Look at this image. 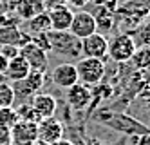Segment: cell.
<instances>
[{
	"instance_id": "obj_1",
	"label": "cell",
	"mask_w": 150,
	"mask_h": 145,
	"mask_svg": "<svg viewBox=\"0 0 150 145\" xmlns=\"http://www.w3.org/2000/svg\"><path fill=\"white\" fill-rule=\"evenodd\" d=\"M94 120L112 131L123 132V134H128V136H139V134H145V132L150 131V127L145 125L143 121H139L137 118L121 114V113H105V111H100L94 116Z\"/></svg>"
},
{
	"instance_id": "obj_2",
	"label": "cell",
	"mask_w": 150,
	"mask_h": 145,
	"mask_svg": "<svg viewBox=\"0 0 150 145\" xmlns=\"http://www.w3.org/2000/svg\"><path fill=\"white\" fill-rule=\"evenodd\" d=\"M47 40L51 53L63 58H81V40L76 38L69 31H49Z\"/></svg>"
},
{
	"instance_id": "obj_3",
	"label": "cell",
	"mask_w": 150,
	"mask_h": 145,
	"mask_svg": "<svg viewBox=\"0 0 150 145\" xmlns=\"http://www.w3.org/2000/svg\"><path fill=\"white\" fill-rule=\"evenodd\" d=\"M76 71H78L80 84L92 87V85L101 84V80L105 78V73H107V67H105L103 60L81 56L80 62L76 64Z\"/></svg>"
},
{
	"instance_id": "obj_4",
	"label": "cell",
	"mask_w": 150,
	"mask_h": 145,
	"mask_svg": "<svg viewBox=\"0 0 150 145\" xmlns=\"http://www.w3.org/2000/svg\"><path fill=\"white\" fill-rule=\"evenodd\" d=\"M134 51H136V40L127 33H120V35L112 36V40H109L107 58H110L112 62H117V64L130 62Z\"/></svg>"
},
{
	"instance_id": "obj_5",
	"label": "cell",
	"mask_w": 150,
	"mask_h": 145,
	"mask_svg": "<svg viewBox=\"0 0 150 145\" xmlns=\"http://www.w3.org/2000/svg\"><path fill=\"white\" fill-rule=\"evenodd\" d=\"M42 87H44V73L33 71V69H31L29 74L24 78V80L15 82V85H13V91H15V102L24 104L29 96L33 98L35 94H38Z\"/></svg>"
},
{
	"instance_id": "obj_6",
	"label": "cell",
	"mask_w": 150,
	"mask_h": 145,
	"mask_svg": "<svg viewBox=\"0 0 150 145\" xmlns=\"http://www.w3.org/2000/svg\"><path fill=\"white\" fill-rule=\"evenodd\" d=\"M36 129H38V143L52 145V143L63 140V124L56 116L40 120L36 124Z\"/></svg>"
},
{
	"instance_id": "obj_7",
	"label": "cell",
	"mask_w": 150,
	"mask_h": 145,
	"mask_svg": "<svg viewBox=\"0 0 150 145\" xmlns=\"http://www.w3.org/2000/svg\"><path fill=\"white\" fill-rule=\"evenodd\" d=\"M51 80L58 89L67 91L69 87H72L74 84L80 82L78 78V71H76V64L72 62H62L58 65H54L51 71Z\"/></svg>"
},
{
	"instance_id": "obj_8",
	"label": "cell",
	"mask_w": 150,
	"mask_h": 145,
	"mask_svg": "<svg viewBox=\"0 0 150 145\" xmlns=\"http://www.w3.org/2000/svg\"><path fill=\"white\" fill-rule=\"evenodd\" d=\"M20 56L29 64V67L33 71H40V73L47 71V65H49L47 53L40 46H36L33 40H29L27 44H24V46L20 47Z\"/></svg>"
},
{
	"instance_id": "obj_9",
	"label": "cell",
	"mask_w": 150,
	"mask_h": 145,
	"mask_svg": "<svg viewBox=\"0 0 150 145\" xmlns=\"http://www.w3.org/2000/svg\"><path fill=\"white\" fill-rule=\"evenodd\" d=\"M96 31H98V24H96V16L92 13H89V11H76L74 13L69 33H72L76 38L83 40Z\"/></svg>"
},
{
	"instance_id": "obj_10",
	"label": "cell",
	"mask_w": 150,
	"mask_h": 145,
	"mask_svg": "<svg viewBox=\"0 0 150 145\" xmlns=\"http://www.w3.org/2000/svg\"><path fill=\"white\" fill-rule=\"evenodd\" d=\"M107 51H109V40L105 38V35H101L98 31L81 40V56H85V58L105 60Z\"/></svg>"
},
{
	"instance_id": "obj_11",
	"label": "cell",
	"mask_w": 150,
	"mask_h": 145,
	"mask_svg": "<svg viewBox=\"0 0 150 145\" xmlns=\"http://www.w3.org/2000/svg\"><path fill=\"white\" fill-rule=\"evenodd\" d=\"M36 143H38L36 124L18 120L11 127V145H36Z\"/></svg>"
},
{
	"instance_id": "obj_12",
	"label": "cell",
	"mask_w": 150,
	"mask_h": 145,
	"mask_svg": "<svg viewBox=\"0 0 150 145\" xmlns=\"http://www.w3.org/2000/svg\"><path fill=\"white\" fill-rule=\"evenodd\" d=\"M65 98H67V104L72 111H85L89 107L91 100H92V93H91V87L89 85H83V84H74L72 87H69L65 91Z\"/></svg>"
},
{
	"instance_id": "obj_13",
	"label": "cell",
	"mask_w": 150,
	"mask_h": 145,
	"mask_svg": "<svg viewBox=\"0 0 150 145\" xmlns=\"http://www.w3.org/2000/svg\"><path fill=\"white\" fill-rule=\"evenodd\" d=\"M47 13H49L51 29L52 31H69L72 16H74L72 7H69L67 4H62V6H56V7L49 9Z\"/></svg>"
},
{
	"instance_id": "obj_14",
	"label": "cell",
	"mask_w": 150,
	"mask_h": 145,
	"mask_svg": "<svg viewBox=\"0 0 150 145\" xmlns=\"http://www.w3.org/2000/svg\"><path fill=\"white\" fill-rule=\"evenodd\" d=\"M31 105L36 111V114L40 116V120L44 118H51L56 114V109H58V102L52 94H47V93H38L31 98Z\"/></svg>"
},
{
	"instance_id": "obj_15",
	"label": "cell",
	"mask_w": 150,
	"mask_h": 145,
	"mask_svg": "<svg viewBox=\"0 0 150 145\" xmlns=\"http://www.w3.org/2000/svg\"><path fill=\"white\" fill-rule=\"evenodd\" d=\"M13 9L20 20L27 22L29 18H33L40 13H44L45 7L42 0H15L13 2Z\"/></svg>"
},
{
	"instance_id": "obj_16",
	"label": "cell",
	"mask_w": 150,
	"mask_h": 145,
	"mask_svg": "<svg viewBox=\"0 0 150 145\" xmlns=\"http://www.w3.org/2000/svg\"><path fill=\"white\" fill-rule=\"evenodd\" d=\"M29 40H31V36L18 26H2L0 27V44H9V46L22 47Z\"/></svg>"
},
{
	"instance_id": "obj_17",
	"label": "cell",
	"mask_w": 150,
	"mask_h": 145,
	"mask_svg": "<svg viewBox=\"0 0 150 145\" xmlns=\"http://www.w3.org/2000/svg\"><path fill=\"white\" fill-rule=\"evenodd\" d=\"M31 67H29V64L20 56H15L9 60L7 64V71H6V76L9 78V80H13V82H20V80H24V78L29 74Z\"/></svg>"
},
{
	"instance_id": "obj_18",
	"label": "cell",
	"mask_w": 150,
	"mask_h": 145,
	"mask_svg": "<svg viewBox=\"0 0 150 145\" xmlns=\"http://www.w3.org/2000/svg\"><path fill=\"white\" fill-rule=\"evenodd\" d=\"M51 31V20H49V13L44 11L33 18L27 20V35L29 36H36V35H44V33Z\"/></svg>"
},
{
	"instance_id": "obj_19",
	"label": "cell",
	"mask_w": 150,
	"mask_h": 145,
	"mask_svg": "<svg viewBox=\"0 0 150 145\" xmlns=\"http://www.w3.org/2000/svg\"><path fill=\"white\" fill-rule=\"evenodd\" d=\"M132 65L137 69V71H145V69H150V47L146 46H141V47H136L132 58H130Z\"/></svg>"
},
{
	"instance_id": "obj_20",
	"label": "cell",
	"mask_w": 150,
	"mask_h": 145,
	"mask_svg": "<svg viewBox=\"0 0 150 145\" xmlns=\"http://www.w3.org/2000/svg\"><path fill=\"white\" fill-rule=\"evenodd\" d=\"M16 114H18V120H24V121H33V124H38L40 121V116L36 114V111L33 109V105L24 102L16 107Z\"/></svg>"
},
{
	"instance_id": "obj_21",
	"label": "cell",
	"mask_w": 150,
	"mask_h": 145,
	"mask_svg": "<svg viewBox=\"0 0 150 145\" xmlns=\"http://www.w3.org/2000/svg\"><path fill=\"white\" fill-rule=\"evenodd\" d=\"M18 121V114L15 107H0V127L11 129Z\"/></svg>"
},
{
	"instance_id": "obj_22",
	"label": "cell",
	"mask_w": 150,
	"mask_h": 145,
	"mask_svg": "<svg viewBox=\"0 0 150 145\" xmlns=\"http://www.w3.org/2000/svg\"><path fill=\"white\" fill-rule=\"evenodd\" d=\"M15 105V91L13 85L7 82H0V107H13Z\"/></svg>"
},
{
	"instance_id": "obj_23",
	"label": "cell",
	"mask_w": 150,
	"mask_h": 145,
	"mask_svg": "<svg viewBox=\"0 0 150 145\" xmlns=\"http://www.w3.org/2000/svg\"><path fill=\"white\" fill-rule=\"evenodd\" d=\"M0 54L6 56L7 60H11V58H15V56H18V54H20V47L9 46V44H0Z\"/></svg>"
},
{
	"instance_id": "obj_24",
	"label": "cell",
	"mask_w": 150,
	"mask_h": 145,
	"mask_svg": "<svg viewBox=\"0 0 150 145\" xmlns=\"http://www.w3.org/2000/svg\"><path fill=\"white\" fill-rule=\"evenodd\" d=\"M137 40L141 42L143 46L150 47V22H146L143 27L137 29Z\"/></svg>"
},
{
	"instance_id": "obj_25",
	"label": "cell",
	"mask_w": 150,
	"mask_h": 145,
	"mask_svg": "<svg viewBox=\"0 0 150 145\" xmlns=\"http://www.w3.org/2000/svg\"><path fill=\"white\" fill-rule=\"evenodd\" d=\"M0 145H11V129L0 127Z\"/></svg>"
},
{
	"instance_id": "obj_26",
	"label": "cell",
	"mask_w": 150,
	"mask_h": 145,
	"mask_svg": "<svg viewBox=\"0 0 150 145\" xmlns=\"http://www.w3.org/2000/svg\"><path fill=\"white\" fill-rule=\"evenodd\" d=\"M89 2H91V0H65V4H67L69 7H76V9L85 7Z\"/></svg>"
},
{
	"instance_id": "obj_27",
	"label": "cell",
	"mask_w": 150,
	"mask_h": 145,
	"mask_svg": "<svg viewBox=\"0 0 150 145\" xmlns=\"http://www.w3.org/2000/svg\"><path fill=\"white\" fill-rule=\"evenodd\" d=\"M42 2H44V7H45V11H49V9L56 7V6L65 4V0H42Z\"/></svg>"
},
{
	"instance_id": "obj_28",
	"label": "cell",
	"mask_w": 150,
	"mask_h": 145,
	"mask_svg": "<svg viewBox=\"0 0 150 145\" xmlns=\"http://www.w3.org/2000/svg\"><path fill=\"white\" fill-rule=\"evenodd\" d=\"M136 145H150V131L145 134H139L136 138Z\"/></svg>"
},
{
	"instance_id": "obj_29",
	"label": "cell",
	"mask_w": 150,
	"mask_h": 145,
	"mask_svg": "<svg viewBox=\"0 0 150 145\" xmlns=\"http://www.w3.org/2000/svg\"><path fill=\"white\" fill-rule=\"evenodd\" d=\"M7 64H9V60L0 54V74H6V71H7Z\"/></svg>"
},
{
	"instance_id": "obj_30",
	"label": "cell",
	"mask_w": 150,
	"mask_h": 145,
	"mask_svg": "<svg viewBox=\"0 0 150 145\" xmlns=\"http://www.w3.org/2000/svg\"><path fill=\"white\" fill-rule=\"evenodd\" d=\"M52 145H72V141H67V140H60V141L52 143Z\"/></svg>"
},
{
	"instance_id": "obj_31",
	"label": "cell",
	"mask_w": 150,
	"mask_h": 145,
	"mask_svg": "<svg viewBox=\"0 0 150 145\" xmlns=\"http://www.w3.org/2000/svg\"><path fill=\"white\" fill-rule=\"evenodd\" d=\"M145 107H146V111H148V113H150V100H148V102L145 104Z\"/></svg>"
}]
</instances>
